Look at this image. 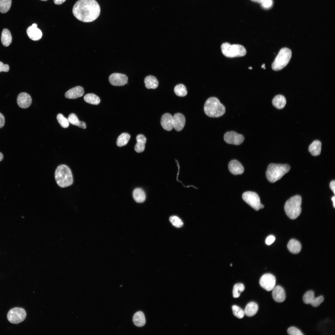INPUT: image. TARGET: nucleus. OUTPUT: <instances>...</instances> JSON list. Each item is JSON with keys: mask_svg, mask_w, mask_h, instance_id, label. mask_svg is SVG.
Here are the masks:
<instances>
[{"mask_svg": "<svg viewBox=\"0 0 335 335\" xmlns=\"http://www.w3.org/2000/svg\"><path fill=\"white\" fill-rule=\"evenodd\" d=\"M72 12L78 20L89 22L94 21L99 16L100 7L95 0H78L74 4Z\"/></svg>", "mask_w": 335, "mask_h": 335, "instance_id": "f257e3e1", "label": "nucleus"}, {"mask_svg": "<svg viewBox=\"0 0 335 335\" xmlns=\"http://www.w3.org/2000/svg\"><path fill=\"white\" fill-rule=\"evenodd\" d=\"M204 110L208 116L213 118L222 116L226 111L224 106L215 97H210L207 100L204 104Z\"/></svg>", "mask_w": 335, "mask_h": 335, "instance_id": "7ed1b4c3", "label": "nucleus"}, {"mask_svg": "<svg viewBox=\"0 0 335 335\" xmlns=\"http://www.w3.org/2000/svg\"><path fill=\"white\" fill-rule=\"evenodd\" d=\"M258 309L257 304L255 302H251L246 306L244 310V314L248 316L252 317L256 315Z\"/></svg>", "mask_w": 335, "mask_h": 335, "instance_id": "5701e85b", "label": "nucleus"}, {"mask_svg": "<svg viewBox=\"0 0 335 335\" xmlns=\"http://www.w3.org/2000/svg\"><path fill=\"white\" fill-rule=\"evenodd\" d=\"M133 196L135 200L137 203L144 202L146 199V195L144 191L141 189L137 188L134 190Z\"/></svg>", "mask_w": 335, "mask_h": 335, "instance_id": "cd10ccee", "label": "nucleus"}, {"mask_svg": "<svg viewBox=\"0 0 335 335\" xmlns=\"http://www.w3.org/2000/svg\"><path fill=\"white\" fill-rule=\"evenodd\" d=\"M11 3V0H0V12L4 13L10 9Z\"/></svg>", "mask_w": 335, "mask_h": 335, "instance_id": "72a5a7b5", "label": "nucleus"}, {"mask_svg": "<svg viewBox=\"0 0 335 335\" xmlns=\"http://www.w3.org/2000/svg\"><path fill=\"white\" fill-rule=\"evenodd\" d=\"M261 68H263V69H266V68H265V64H263V65H262V66H261Z\"/></svg>", "mask_w": 335, "mask_h": 335, "instance_id": "3c124183", "label": "nucleus"}, {"mask_svg": "<svg viewBox=\"0 0 335 335\" xmlns=\"http://www.w3.org/2000/svg\"><path fill=\"white\" fill-rule=\"evenodd\" d=\"M66 0H54V3L56 5H60L64 2Z\"/></svg>", "mask_w": 335, "mask_h": 335, "instance_id": "49530a36", "label": "nucleus"}, {"mask_svg": "<svg viewBox=\"0 0 335 335\" xmlns=\"http://www.w3.org/2000/svg\"><path fill=\"white\" fill-rule=\"evenodd\" d=\"M321 143L318 140H315L310 145L309 151L314 156L319 155L321 151Z\"/></svg>", "mask_w": 335, "mask_h": 335, "instance_id": "393cba45", "label": "nucleus"}, {"mask_svg": "<svg viewBox=\"0 0 335 335\" xmlns=\"http://www.w3.org/2000/svg\"><path fill=\"white\" fill-rule=\"evenodd\" d=\"M324 300V297L322 296H319L318 297H315L314 301L311 305L314 307H317L323 302Z\"/></svg>", "mask_w": 335, "mask_h": 335, "instance_id": "ea45409f", "label": "nucleus"}, {"mask_svg": "<svg viewBox=\"0 0 335 335\" xmlns=\"http://www.w3.org/2000/svg\"><path fill=\"white\" fill-rule=\"evenodd\" d=\"M173 127L177 131H181L184 128L185 122V117L182 114L177 113L173 117Z\"/></svg>", "mask_w": 335, "mask_h": 335, "instance_id": "2eb2a0df", "label": "nucleus"}, {"mask_svg": "<svg viewBox=\"0 0 335 335\" xmlns=\"http://www.w3.org/2000/svg\"><path fill=\"white\" fill-rule=\"evenodd\" d=\"M5 118L2 114L0 113V128L2 127L5 124Z\"/></svg>", "mask_w": 335, "mask_h": 335, "instance_id": "c03bdc74", "label": "nucleus"}, {"mask_svg": "<svg viewBox=\"0 0 335 335\" xmlns=\"http://www.w3.org/2000/svg\"><path fill=\"white\" fill-rule=\"evenodd\" d=\"M262 7L265 8H270L273 4L272 0H264L261 3Z\"/></svg>", "mask_w": 335, "mask_h": 335, "instance_id": "a19ab883", "label": "nucleus"}, {"mask_svg": "<svg viewBox=\"0 0 335 335\" xmlns=\"http://www.w3.org/2000/svg\"><path fill=\"white\" fill-rule=\"evenodd\" d=\"M56 118L58 123L62 127L66 128L69 127V123L68 119L64 117L62 114H58L57 115Z\"/></svg>", "mask_w": 335, "mask_h": 335, "instance_id": "4c0bfd02", "label": "nucleus"}, {"mask_svg": "<svg viewBox=\"0 0 335 335\" xmlns=\"http://www.w3.org/2000/svg\"><path fill=\"white\" fill-rule=\"evenodd\" d=\"M287 248L291 252L297 254L301 251L302 246L300 243L298 241L292 239L289 241L287 245Z\"/></svg>", "mask_w": 335, "mask_h": 335, "instance_id": "4be33fe9", "label": "nucleus"}, {"mask_svg": "<svg viewBox=\"0 0 335 335\" xmlns=\"http://www.w3.org/2000/svg\"><path fill=\"white\" fill-rule=\"evenodd\" d=\"M244 289V286L243 284L238 283L235 284L233 287V290L234 297H239L240 295V293L243 291Z\"/></svg>", "mask_w": 335, "mask_h": 335, "instance_id": "f704fd0d", "label": "nucleus"}, {"mask_svg": "<svg viewBox=\"0 0 335 335\" xmlns=\"http://www.w3.org/2000/svg\"><path fill=\"white\" fill-rule=\"evenodd\" d=\"M248 69H252V67H249Z\"/></svg>", "mask_w": 335, "mask_h": 335, "instance_id": "603ef678", "label": "nucleus"}, {"mask_svg": "<svg viewBox=\"0 0 335 335\" xmlns=\"http://www.w3.org/2000/svg\"><path fill=\"white\" fill-rule=\"evenodd\" d=\"M292 51L289 49L284 47L279 51L272 65L273 70H280L288 63L292 56Z\"/></svg>", "mask_w": 335, "mask_h": 335, "instance_id": "0eeeda50", "label": "nucleus"}, {"mask_svg": "<svg viewBox=\"0 0 335 335\" xmlns=\"http://www.w3.org/2000/svg\"><path fill=\"white\" fill-rule=\"evenodd\" d=\"M9 66L8 65H4L2 62L0 61V72L2 71L7 72L9 71Z\"/></svg>", "mask_w": 335, "mask_h": 335, "instance_id": "79ce46f5", "label": "nucleus"}, {"mask_svg": "<svg viewBox=\"0 0 335 335\" xmlns=\"http://www.w3.org/2000/svg\"><path fill=\"white\" fill-rule=\"evenodd\" d=\"M41 0L43 1H47V0Z\"/></svg>", "mask_w": 335, "mask_h": 335, "instance_id": "864d4df0", "label": "nucleus"}, {"mask_svg": "<svg viewBox=\"0 0 335 335\" xmlns=\"http://www.w3.org/2000/svg\"><path fill=\"white\" fill-rule=\"evenodd\" d=\"M273 105L279 109H282L284 107L286 104V100L285 97L281 95L275 96L272 100Z\"/></svg>", "mask_w": 335, "mask_h": 335, "instance_id": "bb28decb", "label": "nucleus"}, {"mask_svg": "<svg viewBox=\"0 0 335 335\" xmlns=\"http://www.w3.org/2000/svg\"><path fill=\"white\" fill-rule=\"evenodd\" d=\"M242 197L245 202L256 211L264 208L260 202L258 195L255 192H245L243 194Z\"/></svg>", "mask_w": 335, "mask_h": 335, "instance_id": "6e6552de", "label": "nucleus"}, {"mask_svg": "<svg viewBox=\"0 0 335 335\" xmlns=\"http://www.w3.org/2000/svg\"><path fill=\"white\" fill-rule=\"evenodd\" d=\"M232 309L234 315L239 319H242L244 316V311L239 306L236 305L232 306Z\"/></svg>", "mask_w": 335, "mask_h": 335, "instance_id": "c9c22d12", "label": "nucleus"}, {"mask_svg": "<svg viewBox=\"0 0 335 335\" xmlns=\"http://www.w3.org/2000/svg\"><path fill=\"white\" fill-rule=\"evenodd\" d=\"M221 49L223 54L229 58L243 56L246 54L245 47L238 44L231 45L229 43L225 42L221 45Z\"/></svg>", "mask_w": 335, "mask_h": 335, "instance_id": "423d86ee", "label": "nucleus"}, {"mask_svg": "<svg viewBox=\"0 0 335 335\" xmlns=\"http://www.w3.org/2000/svg\"><path fill=\"white\" fill-rule=\"evenodd\" d=\"M146 87L148 89H155L159 85V82L155 77L152 75L146 76L144 79Z\"/></svg>", "mask_w": 335, "mask_h": 335, "instance_id": "b1692460", "label": "nucleus"}, {"mask_svg": "<svg viewBox=\"0 0 335 335\" xmlns=\"http://www.w3.org/2000/svg\"><path fill=\"white\" fill-rule=\"evenodd\" d=\"M290 169V166L288 164L270 163L267 168L266 177L269 182L274 183L280 179Z\"/></svg>", "mask_w": 335, "mask_h": 335, "instance_id": "20e7f679", "label": "nucleus"}, {"mask_svg": "<svg viewBox=\"0 0 335 335\" xmlns=\"http://www.w3.org/2000/svg\"><path fill=\"white\" fill-rule=\"evenodd\" d=\"M302 198L299 195H296L289 199L285 203L284 209L286 214L291 219L297 218L301 212V206Z\"/></svg>", "mask_w": 335, "mask_h": 335, "instance_id": "39448f33", "label": "nucleus"}, {"mask_svg": "<svg viewBox=\"0 0 335 335\" xmlns=\"http://www.w3.org/2000/svg\"><path fill=\"white\" fill-rule=\"evenodd\" d=\"M130 135L127 133H122L118 137L117 145L118 146L121 147L126 145L130 138Z\"/></svg>", "mask_w": 335, "mask_h": 335, "instance_id": "7c9ffc66", "label": "nucleus"}, {"mask_svg": "<svg viewBox=\"0 0 335 335\" xmlns=\"http://www.w3.org/2000/svg\"><path fill=\"white\" fill-rule=\"evenodd\" d=\"M315 298L314 292L312 290H309L304 294L302 299L303 302L305 304H311Z\"/></svg>", "mask_w": 335, "mask_h": 335, "instance_id": "473e14b6", "label": "nucleus"}, {"mask_svg": "<svg viewBox=\"0 0 335 335\" xmlns=\"http://www.w3.org/2000/svg\"><path fill=\"white\" fill-rule=\"evenodd\" d=\"M288 333L291 335H303L302 332L294 327H289L287 330Z\"/></svg>", "mask_w": 335, "mask_h": 335, "instance_id": "58836bf2", "label": "nucleus"}, {"mask_svg": "<svg viewBox=\"0 0 335 335\" xmlns=\"http://www.w3.org/2000/svg\"><path fill=\"white\" fill-rule=\"evenodd\" d=\"M160 123L164 129L170 131L173 128V117L168 113H165L161 117Z\"/></svg>", "mask_w": 335, "mask_h": 335, "instance_id": "a211bd4d", "label": "nucleus"}, {"mask_svg": "<svg viewBox=\"0 0 335 335\" xmlns=\"http://www.w3.org/2000/svg\"><path fill=\"white\" fill-rule=\"evenodd\" d=\"M134 324L138 327H142L145 323V319L144 313L141 311L136 312L133 317Z\"/></svg>", "mask_w": 335, "mask_h": 335, "instance_id": "412c9836", "label": "nucleus"}, {"mask_svg": "<svg viewBox=\"0 0 335 335\" xmlns=\"http://www.w3.org/2000/svg\"><path fill=\"white\" fill-rule=\"evenodd\" d=\"M67 119L69 123L72 125L78 126L83 129H85L86 128V123L84 122L79 121L76 115L74 114H70Z\"/></svg>", "mask_w": 335, "mask_h": 335, "instance_id": "c85d7f7f", "label": "nucleus"}, {"mask_svg": "<svg viewBox=\"0 0 335 335\" xmlns=\"http://www.w3.org/2000/svg\"><path fill=\"white\" fill-rule=\"evenodd\" d=\"M55 177L57 184L62 188L69 186L73 183L71 171L66 165L61 164L57 168L55 171Z\"/></svg>", "mask_w": 335, "mask_h": 335, "instance_id": "f03ea898", "label": "nucleus"}, {"mask_svg": "<svg viewBox=\"0 0 335 335\" xmlns=\"http://www.w3.org/2000/svg\"><path fill=\"white\" fill-rule=\"evenodd\" d=\"M26 316V312L24 309L21 308L15 307L8 311L7 318L11 323L17 324L23 321Z\"/></svg>", "mask_w": 335, "mask_h": 335, "instance_id": "1a4fd4ad", "label": "nucleus"}, {"mask_svg": "<svg viewBox=\"0 0 335 335\" xmlns=\"http://www.w3.org/2000/svg\"><path fill=\"white\" fill-rule=\"evenodd\" d=\"M275 240V237L272 235L268 236L266 240V243L268 245H270L273 243Z\"/></svg>", "mask_w": 335, "mask_h": 335, "instance_id": "37998d69", "label": "nucleus"}, {"mask_svg": "<svg viewBox=\"0 0 335 335\" xmlns=\"http://www.w3.org/2000/svg\"><path fill=\"white\" fill-rule=\"evenodd\" d=\"M37 27V24L34 23L29 26L27 30L28 36L30 39L34 41L39 40L42 36V31Z\"/></svg>", "mask_w": 335, "mask_h": 335, "instance_id": "4468645a", "label": "nucleus"}, {"mask_svg": "<svg viewBox=\"0 0 335 335\" xmlns=\"http://www.w3.org/2000/svg\"><path fill=\"white\" fill-rule=\"evenodd\" d=\"M251 1L258 3H261L264 0H251Z\"/></svg>", "mask_w": 335, "mask_h": 335, "instance_id": "de8ad7c7", "label": "nucleus"}, {"mask_svg": "<svg viewBox=\"0 0 335 335\" xmlns=\"http://www.w3.org/2000/svg\"><path fill=\"white\" fill-rule=\"evenodd\" d=\"M272 296L274 300L277 302H282L286 298L284 288L281 286H275L272 290Z\"/></svg>", "mask_w": 335, "mask_h": 335, "instance_id": "dca6fc26", "label": "nucleus"}, {"mask_svg": "<svg viewBox=\"0 0 335 335\" xmlns=\"http://www.w3.org/2000/svg\"><path fill=\"white\" fill-rule=\"evenodd\" d=\"M17 103L19 106L22 108L29 107L32 103V99L30 96L26 92L20 93L17 97Z\"/></svg>", "mask_w": 335, "mask_h": 335, "instance_id": "ddd939ff", "label": "nucleus"}, {"mask_svg": "<svg viewBox=\"0 0 335 335\" xmlns=\"http://www.w3.org/2000/svg\"><path fill=\"white\" fill-rule=\"evenodd\" d=\"M3 156L2 154L0 152V162L3 159Z\"/></svg>", "mask_w": 335, "mask_h": 335, "instance_id": "8fccbe9b", "label": "nucleus"}, {"mask_svg": "<svg viewBox=\"0 0 335 335\" xmlns=\"http://www.w3.org/2000/svg\"><path fill=\"white\" fill-rule=\"evenodd\" d=\"M169 221L173 226L177 228L181 227L183 225L182 221L176 216H173L170 217Z\"/></svg>", "mask_w": 335, "mask_h": 335, "instance_id": "e433bc0d", "label": "nucleus"}, {"mask_svg": "<svg viewBox=\"0 0 335 335\" xmlns=\"http://www.w3.org/2000/svg\"><path fill=\"white\" fill-rule=\"evenodd\" d=\"M128 78L124 74L114 73L111 74L109 77L110 83L114 86H122L127 83Z\"/></svg>", "mask_w": 335, "mask_h": 335, "instance_id": "f8f14e48", "label": "nucleus"}, {"mask_svg": "<svg viewBox=\"0 0 335 335\" xmlns=\"http://www.w3.org/2000/svg\"><path fill=\"white\" fill-rule=\"evenodd\" d=\"M330 187L334 194H335V181H332L330 183Z\"/></svg>", "mask_w": 335, "mask_h": 335, "instance_id": "a18cd8bd", "label": "nucleus"}, {"mask_svg": "<svg viewBox=\"0 0 335 335\" xmlns=\"http://www.w3.org/2000/svg\"><path fill=\"white\" fill-rule=\"evenodd\" d=\"M137 143L135 147V150L137 153L143 152L145 149L146 138L143 134L138 135L136 137Z\"/></svg>", "mask_w": 335, "mask_h": 335, "instance_id": "aec40b11", "label": "nucleus"}, {"mask_svg": "<svg viewBox=\"0 0 335 335\" xmlns=\"http://www.w3.org/2000/svg\"><path fill=\"white\" fill-rule=\"evenodd\" d=\"M230 171L233 174H241L244 172V168L242 164L236 160L231 161L228 165Z\"/></svg>", "mask_w": 335, "mask_h": 335, "instance_id": "6ab92c4d", "label": "nucleus"}, {"mask_svg": "<svg viewBox=\"0 0 335 335\" xmlns=\"http://www.w3.org/2000/svg\"><path fill=\"white\" fill-rule=\"evenodd\" d=\"M259 284L261 286L266 290L270 291L275 287L276 279L274 275L270 273L263 275L260 278Z\"/></svg>", "mask_w": 335, "mask_h": 335, "instance_id": "9d476101", "label": "nucleus"}, {"mask_svg": "<svg viewBox=\"0 0 335 335\" xmlns=\"http://www.w3.org/2000/svg\"><path fill=\"white\" fill-rule=\"evenodd\" d=\"M331 199H332V202H333V206L334 208H335V196H333L332 198Z\"/></svg>", "mask_w": 335, "mask_h": 335, "instance_id": "09e8293b", "label": "nucleus"}, {"mask_svg": "<svg viewBox=\"0 0 335 335\" xmlns=\"http://www.w3.org/2000/svg\"><path fill=\"white\" fill-rule=\"evenodd\" d=\"M224 138L226 143L236 145L242 143L244 139V137L242 135L239 134L233 131L226 132L224 134Z\"/></svg>", "mask_w": 335, "mask_h": 335, "instance_id": "9b49d317", "label": "nucleus"}, {"mask_svg": "<svg viewBox=\"0 0 335 335\" xmlns=\"http://www.w3.org/2000/svg\"><path fill=\"white\" fill-rule=\"evenodd\" d=\"M84 99L86 102L92 105H97L100 102V98L93 93L86 94L84 97Z\"/></svg>", "mask_w": 335, "mask_h": 335, "instance_id": "c756f323", "label": "nucleus"}, {"mask_svg": "<svg viewBox=\"0 0 335 335\" xmlns=\"http://www.w3.org/2000/svg\"><path fill=\"white\" fill-rule=\"evenodd\" d=\"M12 40V36L10 31L7 29H3L1 36V41L2 45L5 47L8 46L11 42Z\"/></svg>", "mask_w": 335, "mask_h": 335, "instance_id": "a878e982", "label": "nucleus"}, {"mask_svg": "<svg viewBox=\"0 0 335 335\" xmlns=\"http://www.w3.org/2000/svg\"><path fill=\"white\" fill-rule=\"evenodd\" d=\"M174 92L177 96L181 97L184 96L187 93L186 87L182 84H179L176 86L174 88Z\"/></svg>", "mask_w": 335, "mask_h": 335, "instance_id": "2f4dec72", "label": "nucleus"}, {"mask_svg": "<svg viewBox=\"0 0 335 335\" xmlns=\"http://www.w3.org/2000/svg\"><path fill=\"white\" fill-rule=\"evenodd\" d=\"M84 93L83 88L80 86L74 87L68 90L65 94V97L68 99H74L80 97Z\"/></svg>", "mask_w": 335, "mask_h": 335, "instance_id": "f3484780", "label": "nucleus"}]
</instances>
